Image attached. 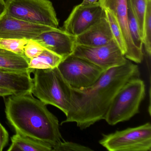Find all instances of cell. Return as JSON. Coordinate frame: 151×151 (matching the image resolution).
<instances>
[{"label":"cell","instance_id":"obj_1","mask_svg":"<svg viewBox=\"0 0 151 151\" xmlns=\"http://www.w3.org/2000/svg\"><path fill=\"white\" fill-rule=\"evenodd\" d=\"M137 65L127 60L122 66L105 70L92 85L83 89L71 87L70 101L66 120L84 129L104 119L115 96L128 81L139 78Z\"/></svg>","mask_w":151,"mask_h":151},{"label":"cell","instance_id":"obj_2","mask_svg":"<svg viewBox=\"0 0 151 151\" xmlns=\"http://www.w3.org/2000/svg\"><path fill=\"white\" fill-rule=\"evenodd\" d=\"M5 107L7 119L16 133L52 148L62 141L58 118L31 93L11 95L6 100Z\"/></svg>","mask_w":151,"mask_h":151},{"label":"cell","instance_id":"obj_3","mask_svg":"<svg viewBox=\"0 0 151 151\" xmlns=\"http://www.w3.org/2000/svg\"><path fill=\"white\" fill-rule=\"evenodd\" d=\"M31 93L46 105L58 108L67 114L71 87L57 67L34 70Z\"/></svg>","mask_w":151,"mask_h":151},{"label":"cell","instance_id":"obj_4","mask_svg":"<svg viewBox=\"0 0 151 151\" xmlns=\"http://www.w3.org/2000/svg\"><path fill=\"white\" fill-rule=\"evenodd\" d=\"M145 95V86L142 79L137 78L128 81L116 94L104 120L111 125L129 120L139 112Z\"/></svg>","mask_w":151,"mask_h":151},{"label":"cell","instance_id":"obj_5","mask_svg":"<svg viewBox=\"0 0 151 151\" xmlns=\"http://www.w3.org/2000/svg\"><path fill=\"white\" fill-rule=\"evenodd\" d=\"M6 13L32 23L58 28L59 21L50 0H6Z\"/></svg>","mask_w":151,"mask_h":151},{"label":"cell","instance_id":"obj_6","mask_svg":"<svg viewBox=\"0 0 151 151\" xmlns=\"http://www.w3.org/2000/svg\"><path fill=\"white\" fill-rule=\"evenodd\" d=\"M99 143L109 151H151V124L104 135Z\"/></svg>","mask_w":151,"mask_h":151},{"label":"cell","instance_id":"obj_7","mask_svg":"<svg viewBox=\"0 0 151 151\" xmlns=\"http://www.w3.org/2000/svg\"><path fill=\"white\" fill-rule=\"evenodd\" d=\"M57 68L70 87L75 89H85L91 86L105 71L73 55L64 59Z\"/></svg>","mask_w":151,"mask_h":151},{"label":"cell","instance_id":"obj_8","mask_svg":"<svg viewBox=\"0 0 151 151\" xmlns=\"http://www.w3.org/2000/svg\"><path fill=\"white\" fill-rule=\"evenodd\" d=\"M72 55L88 61L104 70L124 65L128 60L114 39L106 45L98 47L76 45Z\"/></svg>","mask_w":151,"mask_h":151},{"label":"cell","instance_id":"obj_9","mask_svg":"<svg viewBox=\"0 0 151 151\" xmlns=\"http://www.w3.org/2000/svg\"><path fill=\"white\" fill-rule=\"evenodd\" d=\"M105 9L99 2L76 6L64 22L62 29L76 37L106 17Z\"/></svg>","mask_w":151,"mask_h":151},{"label":"cell","instance_id":"obj_10","mask_svg":"<svg viewBox=\"0 0 151 151\" xmlns=\"http://www.w3.org/2000/svg\"><path fill=\"white\" fill-rule=\"evenodd\" d=\"M55 29L15 18L6 11L0 15V38L34 40L43 32Z\"/></svg>","mask_w":151,"mask_h":151},{"label":"cell","instance_id":"obj_11","mask_svg":"<svg viewBox=\"0 0 151 151\" xmlns=\"http://www.w3.org/2000/svg\"><path fill=\"white\" fill-rule=\"evenodd\" d=\"M98 2L104 9L110 10L117 20L127 47L125 58L136 63H141L143 51L135 46L129 31L127 0H98Z\"/></svg>","mask_w":151,"mask_h":151},{"label":"cell","instance_id":"obj_12","mask_svg":"<svg viewBox=\"0 0 151 151\" xmlns=\"http://www.w3.org/2000/svg\"><path fill=\"white\" fill-rule=\"evenodd\" d=\"M34 40L64 59L73 54L76 45V37L58 28L43 32Z\"/></svg>","mask_w":151,"mask_h":151},{"label":"cell","instance_id":"obj_13","mask_svg":"<svg viewBox=\"0 0 151 151\" xmlns=\"http://www.w3.org/2000/svg\"><path fill=\"white\" fill-rule=\"evenodd\" d=\"M75 37L76 45L88 47L104 45L114 39L106 16Z\"/></svg>","mask_w":151,"mask_h":151},{"label":"cell","instance_id":"obj_14","mask_svg":"<svg viewBox=\"0 0 151 151\" xmlns=\"http://www.w3.org/2000/svg\"><path fill=\"white\" fill-rule=\"evenodd\" d=\"M31 73L0 68V87L10 90L14 95L31 93L33 83Z\"/></svg>","mask_w":151,"mask_h":151},{"label":"cell","instance_id":"obj_15","mask_svg":"<svg viewBox=\"0 0 151 151\" xmlns=\"http://www.w3.org/2000/svg\"><path fill=\"white\" fill-rule=\"evenodd\" d=\"M12 143L8 151H51L52 147L29 137L16 134L11 138Z\"/></svg>","mask_w":151,"mask_h":151},{"label":"cell","instance_id":"obj_16","mask_svg":"<svg viewBox=\"0 0 151 151\" xmlns=\"http://www.w3.org/2000/svg\"><path fill=\"white\" fill-rule=\"evenodd\" d=\"M29 60L25 56L0 47V68L15 70L29 71Z\"/></svg>","mask_w":151,"mask_h":151},{"label":"cell","instance_id":"obj_17","mask_svg":"<svg viewBox=\"0 0 151 151\" xmlns=\"http://www.w3.org/2000/svg\"><path fill=\"white\" fill-rule=\"evenodd\" d=\"M64 59L57 54L45 48L39 56L29 60V68L32 72L36 69L53 68L58 67Z\"/></svg>","mask_w":151,"mask_h":151},{"label":"cell","instance_id":"obj_18","mask_svg":"<svg viewBox=\"0 0 151 151\" xmlns=\"http://www.w3.org/2000/svg\"><path fill=\"white\" fill-rule=\"evenodd\" d=\"M105 10L106 17L109 24L114 40L124 55L127 52V47L120 25L114 14L109 9H105Z\"/></svg>","mask_w":151,"mask_h":151},{"label":"cell","instance_id":"obj_19","mask_svg":"<svg viewBox=\"0 0 151 151\" xmlns=\"http://www.w3.org/2000/svg\"><path fill=\"white\" fill-rule=\"evenodd\" d=\"M142 42L147 55L151 54V0H147L142 32Z\"/></svg>","mask_w":151,"mask_h":151},{"label":"cell","instance_id":"obj_20","mask_svg":"<svg viewBox=\"0 0 151 151\" xmlns=\"http://www.w3.org/2000/svg\"><path fill=\"white\" fill-rule=\"evenodd\" d=\"M128 15L129 31L132 42L139 50L142 51L143 42L138 23L128 4Z\"/></svg>","mask_w":151,"mask_h":151},{"label":"cell","instance_id":"obj_21","mask_svg":"<svg viewBox=\"0 0 151 151\" xmlns=\"http://www.w3.org/2000/svg\"><path fill=\"white\" fill-rule=\"evenodd\" d=\"M28 40L18 39L0 38V47L25 56L24 47Z\"/></svg>","mask_w":151,"mask_h":151},{"label":"cell","instance_id":"obj_22","mask_svg":"<svg viewBox=\"0 0 151 151\" xmlns=\"http://www.w3.org/2000/svg\"><path fill=\"white\" fill-rule=\"evenodd\" d=\"M147 0H127L132 12L138 23L141 37L143 32V23Z\"/></svg>","mask_w":151,"mask_h":151},{"label":"cell","instance_id":"obj_23","mask_svg":"<svg viewBox=\"0 0 151 151\" xmlns=\"http://www.w3.org/2000/svg\"><path fill=\"white\" fill-rule=\"evenodd\" d=\"M92 149L85 146L72 142H68L64 140L55 146L52 151H90Z\"/></svg>","mask_w":151,"mask_h":151},{"label":"cell","instance_id":"obj_24","mask_svg":"<svg viewBox=\"0 0 151 151\" xmlns=\"http://www.w3.org/2000/svg\"><path fill=\"white\" fill-rule=\"evenodd\" d=\"M44 49L36 40H30L24 47V56L29 60L36 58L42 52Z\"/></svg>","mask_w":151,"mask_h":151},{"label":"cell","instance_id":"obj_25","mask_svg":"<svg viewBox=\"0 0 151 151\" xmlns=\"http://www.w3.org/2000/svg\"><path fill=\"white\" fill-rule=\"evenodd\" d=\"M8 132L0 122V151H2L8 143Z\"/></svg>","mask_w":151,"mask_h":151},{"label":"cell","instance_id":"obj_26","mask_svg":"<svg viewBox=\"0 0 151 151\" xmlns=\"http://www.w3.org/2000/svg\"><path fill=\"white\" fill-rule=\"evenodd\" d=\"M14 95V93L10 90L0 87V97H6Z\"/></svg>","mask_w":151,"mask_h":151},{"label":"cell","instance_id":"obj_27","mask_svg":"<svg viewBox=\"0 0 151 151\" xmlns=\"http://www.w3.org/2000/svg\"><path fill=\"white\" fill-rule=\"evenodd\" d=\"M6 10V5L4 0H0V15H1Z\"/></svg>","mask_w":151,"mask_h":151},{"label":"cell","instance_id":"obj_28","mask_svg":"<svg viewBox=\"0 0 151 151\" xmlns=\"http://www.w3.org/2000/svg\"><path fill=\"white\" fill-rule=\"evenodd\" d=\"M98 0H83V2L81 3L82 5H86V4H91L98 2Z\"/></svg>","mask_w":151,"mask_h":151}]
</instances>
